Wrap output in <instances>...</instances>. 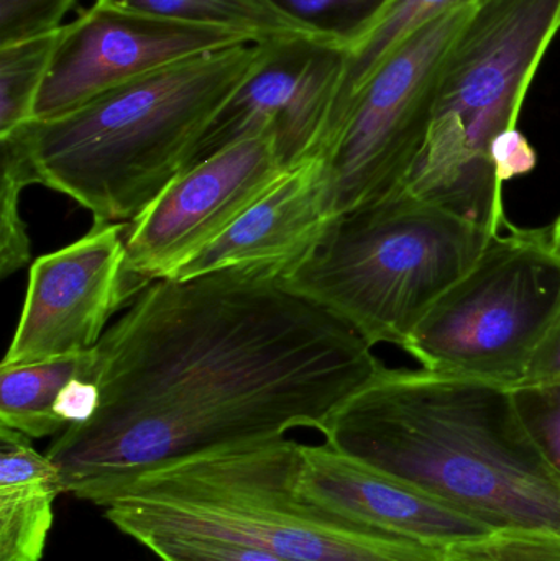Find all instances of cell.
Returning a JSON list of instances; mask_svg holds the SVG:
<instances>
[{"label": "cell", "instance_id": "cell-7", "mask_svg": "<svg viewBox=\"0 0 560 561\" xmlns=\"http://www.w3.org/2000/svg\"><path fill=\"white\" fill-rule=\"evenodd\" d=\"M559 313L560 252L551 229L510 224L434 304L403 350L426 371L513 388Z\"/></svg>", "mask_w": 560, "mask_h": 561}, {"label": "cell", "instance_id": "cell-19", "mask_svg": "<svg viewBox=\"0 0 560 561\" xmlns=\"http://www.w3.org/2000/svg\"><path fill=\"white\" fill-rule=\"evenodd\" d=\"M59 32L0 46V137L35 121Z\"/></svg>", "mask_w": 560, "mask_h": 561}, {"label": "cell", "instance_id": "cell-17", "mask_svg": "<svg viewBox=\"0 0 560 561\" xmlns=\"http://www.w3.org/2000/svg\"><path fill=\"white\" fill-rule=\"evenodd\" d=\"M480 0H390L370 32L348 49L347 68L332 108L325 134L322 158L328 160L341 134L348 108L358 89L370 78L377 66L400 45L431 20L446 13L447 10L467 5Z\"/></svg>", "mask_w": 560, "mask_h": 561}, {"label": "cell", "instance_id": "cell-16", "mask_svg": "<svg viewBox=\"0 0 560 561\" xmlns=\"http://www.w3.org/2000/svg\"><path fill=\"white\" fill-rule=\"evenodd\" d=\"M95 348L32 365L0 366V425L28 438L61 434L68 425L56 414L59 396L76 378H95Z\"/></svg>", "mask_w": 560, "mask_h": 561}, {"label": "cell", "instance_id": "cell-27", "mask_svg": "<svg viewBox=\"0 0 560 561\" xmlns=\"http://www.w3.org/2000/svg\"><path fill=\"white\" fill-rule=\"evenodd\" d=\"M99 386L94 376H81L66 386L56 404V414L66 425L84 424L99 408Z\"/></svg>", "mask_w": 560, "mask_h": 561}, {"label": "cell", "instance_id": "cell-28", "mask_svg": "<svg viewBox=\"0 0 560 561\" xmlns=\"http://www.w3.org/2000/svg\"><path fill=\"white\" fill-rule=\"evenodd\" d=\"M560 376V313L542 339L519 385L548 381ZM518 386V385H516ZM515 388V386H513Z\"/></svg>", "mask_w": 560, "mask_h": 561}, {"label": "cell", "instance_id": "cell-11", "mask_svg": "<svg viewBox=\"0 0 560 561\" xmlns=\"http://www.w3.org/2000/svg\"><path fill=\"white\" fill-rule=\"evenodd\" d=\"M249 43L255 42L242 33L174 22L94 0L59 33L35 121L68 114L167 66Z\"/></svg>", "mask_w": 560, "mask_h": 561}, {"label": "cell", "instance_id": "cell-23", "mask_svg": "<svg viewBox=\"0 0 560 561\" xmlns=\"http://www.w3.org/2000/svg\"><path fill=\"white\" fill-rule=\"evenodd\" d=\"M510 389L529 437L560 474V376Z\"/></svg>", "mask_w": 560, "mask_h": 561}, {"label": "cell", "instance_id": "cell-6", "mask_svg": "<svg viewBox=\"0 0 560 561\" xmlns=\"http://www.w3.org/2000/svg\"><path fill=\"white\" fill-rule=\"evenodd\" d=\"M560 30V0H480L444 68L436 114L404 190L493 236L510 220L490 161Z\"/></svg>", "mask_w": 560, "mask_h": 561}, {"label": "cell", "instance_id": "cell-24", "mask_svg": "<svg viewBox=\"0 0 560 561\" xmlns=\"http://www.w3.org/2000/svg\"><path fill=\"white\" fill-rule=\"evenodd\" d=\"M30 186L28 180L10 164H2L0 184V278L28 265L32 259L28 230L20 216V194Z\"/></svg>", "mask_w": 560, "mask_h": 561}, {"label": "cell", "instance_id": "cell-20", "mask_svg": "<svg viewBox=\"0 0 560 561\" xmlns=\"http://www.w3.org/2000/svg\"><path fill=\"white\" fill-rule=\"evenodd\" d=\"M319 38L354 48L380 19L390 0H268Z\"/></svg>", "mask_w": 560, "mask_h": 561}, {"label": "cell", "instance_id": "cell-8", "mask_svg": "<svg viewBox=\"0 0 560 561\" xmlns=\"http://www.w3.org/2000/svg\"><path fill=\"white\" fill-rule=\"evenodd\" d=\"M476 5L421 26L358 89L325 161L331 219L404 187L430 135L450 49Z\"/></svg>", "mask_w": 560, "mask_h": 561}, {"label": "cell", "instance_id": "cell-21", "mask_svg": "<svg viewBox=\"0 0 560 561\" xmlns=\"http://www.w3.org/2000/svg\"><path fill=\"white\" fill-rule=\"evenodd\" d=\"M127 536L160 561H286L266 550L206 534L137 529Z\"/></svg>", "mask_w": 560, "mask_h": 561}, {"label": "cell", "instance_id": "cell-26", "mask_svg": "<svg viewBox=\"0 0 560 561\" xmlns=\"http://www.w3.org/2000/svg\"><path fill=\"white\" fill-rule=\"evenodd\" d=\"M490 161L496 183L503 187L508 181L532 173L538 164V153L523 131L513 127L493 138Z\"/></svg>", "mask_w": 560, "mask_h": 561}, {"label": "cell", "instance_id": "cell-10", "mask_svg": "<svg viewBox=\"0 0 560 561\" xmlns=\"http://www.w3.org/2000/svg\"><path fill=\"white\" fill-rule=\"evenodd\" d=\"M127 229L128 222H94L71 245L35 260L2 366L65 358L98 346L108 320L150 284L128 268Z\"/></svg>", "mask_w": 560, "mask_h": 561}, {"label": "cell", "instance_id": "cell-1", "mask_svg": "<svg viewBox=\"0 0 560 561\" xmlns=\"http://www.w3.org/2000/svg\"><path fill=\"white\" fill-rule=\"evenodd\" d=\"M95 350L98 411L46 451L81 501L293 428L322 434L385 369L354 327L270 266L151 280Z\"/></svg>", "mask_w": 560, "mask_h": 561}, {"label": "cell", "instance_id": "cell-3", "mask_svg": "<svg viewBox=\"0 0 560 561\" xmlns=\"http://www.w3.org/2000/svg\"><path fill=\"white\" fill-rule=\"evenodd\" d=\"M260 56L262 43H249L167 66L16 128L0 137V151L95 224L132 222L191 167L210 122Z\"/></svg>", "mask_w": 560, "mask_h": 561}, {"label": "cell", "instance_id": "cell-13", "mask_svg": "<svg viewBox=\"0 0 560 561\" xmlns=\"http://www.w3.org/2000/svg\"><path fill=\"white\" fill-rule=\"evenodd\" d=\"M296 488L358 526L444 550L495 527L462 507L324 445H301Z\"/></svg>", "mask_w": 560, "mask_h": 561}, {"label": "cell", "instance_id": "cell-25", "mask_svg": "<svg viewBox=\"0 0 560 561\" xmlns=\"http://www.w3.org/2000/svg\"><path fill=\"white\" fill-rule=\"evenodd\" d=\"M78 0H0V46L59 32Z\"/></svg>", "mask_w": 560, "mask_h": 561}, {"label": "cell", "instance_id": "cell-9", "mask_svg": "<svg viewBox=\"0 0 560 561\" xmlns=\"http://www.w3.org/2000/svg\"><path fill=\"white\" fill-rule=\"evenodd\" d=\"M348 48L293 36L262 43V56L201 138L193 164L250 140L270 137L286 170L322 158Z\"/></svg>", "mask_w": 560, "mask_h": 561}, {"label": "cell", "instance_id": "cell-2", "mask_svg": "<svg viewBox=\"0 0 560 561\" xmlns=\"http://www.w3.org/2000/svg\"><path fill=\"white\" fill-rule=\"evenodd\" d=\"M322 435L334 450L495 529L560 536V474L529 437L506 386L385 368Z\"/></svg>", "mask_w": 560, "mask_h": 561}, {"label": "cell", "instance_id": "cell-18", "mask_svg": "<svg viewBox=\"0 0 560 561\" xmlns=\"http://www.w3.org/2000/svg\"><path fill=\"white\" fill-rule=\"evenodd\" d=\"M148 15L242 33L265 43L293 36H315L279 12L268 0H105ZM319 38V36H318Z\"/></svg>", "mask_w": 560, "mask_h": 561}, {"label": "cell", "instance_id": "cell-12", "mask_svg": "<svg viewBox=\"0 0 560 561\" xmlns=\"http://www.w3.org/2000/svg\"><path fill=\"white\" fill-rule=\"evenodd\" d=\"M288 171L270 135L240 141L187 168L128 222V268L150 283L170 278Z\"/></svg>", "mask_w": 560, "mask_h": 561}, {"label": "cell", "instance_id": "cell-4", "mask_svg": "<svg viewBox=\"0 0 560 561\" xmlns=\"http://www.w3.org/2000/svg\"><path fill=\"white\" fill-rule=\"evenodd\" d=\"M301 444L288 438L164 465L92 497L127 536L206 534L286 561H439L443 550L358 526L299 493Z\"/></svg>", "mask_w": 560, "mask_h": 561}, {"label": "cell", "instance_id": "cell-22", "mask_svg": "<svg viewBox=\"0 0 560 561\" xmlns=\"http://www.w3.org/2000/svg\"><path fill=\"white\" fill-rule=\"evenodd\" d=\"M439 561H560V536L532 529H499L454 543Z\"/></svg>", "mask_w": 560, "mask_h": 561}, {"label": "cell", "instance_id": "cell-29", "mask_svg": "<svg viewBox=\"0 0 560 561\" xmlns=\"http://www.w3.org/2000/svg\"><path fill=\"white\" fill-rule=\"evenodd\" d=\"M552 242H555L556 249L560 252V216L556 219V222L551 227Z\"/></svg>", "mask_w": 560, "mask_h": 561}, {"label": "cell", "instance_id": "cell-15", "mask_svg": "<svg viewBox=\"0 0 560 561\" xmlns=\"http://www.w3.org/2000/svg\"><path fill=\"white\" fill-rule=\"evenodd\" d=\"M61 471L32 438L0 425V561H42Z\"/></svg>", "mask_w": 560, "mask_h": 561}, {"label": "cell", "instance_id": "cell-14", "mask_svg": "<svg viewBox=\"0 0 560 561\" xmlns=\"http://www.w3.org/2000/svg\"><path fill=\"white\" fill-rule=\"evenodd\" d=\"M331 220L328 164L311 158L293 167L226 233L167 279L247 266H270L285 275L308 255Z\"/></svg>", "mask_w": 560, "mask_h": 561}, {"label": "cell", "instance_id": "cell-5", "mask_svg": "<svg viewBox=\"0 0 560 561\" xmlns=\"http://www.w3.org/2000/svg\"><path fill=\"white\" fill-rule=\"evenodd\" d=\"M493 237L485 227L401 187L332 219L283 280L341 317L372 346L403 348Z\"/></svg>", "mask_w": 560, "mask_h": 561}]
</instances>
